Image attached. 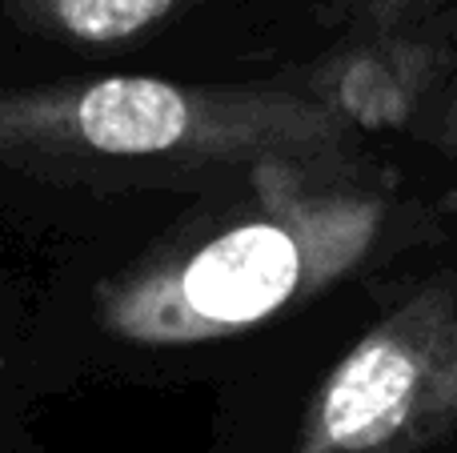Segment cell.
Segmentation results:
<instances>
[{
  "label": "cell",
  "instance_id": "1",
  "mask_svg": "<svg viewBox=\"0 0 457 453\" xmlns=\"http://www.w3.org/2000/svg\"><path fill=\"white\" fill-rule=\"evenodd\" d=\"M389 229V205L370 193H269L257 213L109 285L101 325L145 350L237 337L357 273Z\"/></svg>",
  "mask_w": 457,
  "mask_h": 453
},
{
  "label": "cell",
  "instance_id": "2",
  "mask_svg": "<svg viewBox=\"0 0 457 453\" xmlns=\"http://www.w3.org/2000/svg\"><path fill=\"white\" fill-rule=\"evenodd\" d=\"M349 128L309 93L177 85L157 77H93L0 88V165L80 169L145 165L281 169L337 157Z\"/></svg>",
  "mask_w": 457,
  "mask_h": 453
},
{
  "label": "cell",
  "instance_id": "3",
  "mask_svg": "<svg viewBox=\"0 0 457 453\" xmlns=\"http://www.w3.org/2000/svg\"><path fill=\"white\" fill-rule=\"evenodd\" d=\"M457 425V269L397 301L325 374L297 453H426Z\"/></svg>",
  "mask_w": 457,
  "mask_h": 453
},
{
  "label": "cell",
  "instance_id": "4",
  "mask_svg": "<svg viewBox=\"0 0 457 453\" xmlns=\"http://www.w3.org/2000/svg\"><path fill=\"white\" fill-rule=\"evenodd\" d=\"M309 80V96L337 125L410 133L457 152V12L345 29Z\"/></svg>",
  "mask_w": 457,
  "mask_h": 453
},
{
  "label": "cell",
  "instance_id": "5",
  "mask_svg": "<svg viewBox=\"0 0 457 453\" xmlns=\"http://www.w3.org/2000/svg\"><path fill=\"white\" fill-rule=\"evenodd\" d=\"M205 0H0L16 29L77 48H117L181 21Z\"/></svg>",
  "mask_w": 457,
  "mask_h": 453
},
{
  "label": "cell",
  "instance_id": "6",
  "mask_svg": "<svg viewBox=\"0 0 457 453\" xmlns=\"http://www.w3.org/2000/svg\"><path fill=\"white\" fill-rule=\"evenodd\" d=\"M309 4L341 29H381L434 12H457V0H309Z\"/></svg>",
  "mask_w": 457,
  "mask_h": 453
}]
</instances>
